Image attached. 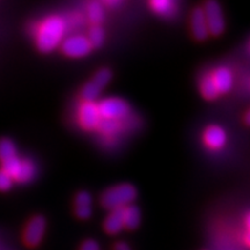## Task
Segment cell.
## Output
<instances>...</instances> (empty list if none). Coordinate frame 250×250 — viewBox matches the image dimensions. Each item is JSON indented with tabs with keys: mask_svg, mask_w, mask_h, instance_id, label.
I'll return each instance as SVG.
<instances>
[{
	"mask_svg": "<svg viewBox=\"0 0 250 250\" xmlns=\"http://www.w3.org/2000/svg\"><path fill=\"white\" fill-rule=\"evenodd\" d=\"M103 227H104L105 232L108 234H111V235H116V234L120 233L124 228L122 208H120V210L110 211V213L108 214L107 218H105Z\"/></svg>",
	"mask_w": 250,
	"mask_h": 250,
	"instance_id": "12",
	"label": "cell"
},
{
	"mask_svg": "<svg viewBox=\"0 0 250 250\" xmlns=\"http://www.w3.org/2000/svg\"><path fill=\"white\" fill-rule=\"evenodd\" d=\"M211 77L213 83L217 87L219 94L228 93L234 85L233 72L226 66L217 67L214 71L211 72Z\"/></svg>",
	"mask_w": 250,
	"mask_h": 250,
	"instance_id": "9",
	"label": "cell"
},
{
	"mask_svg": "<svg viewBox=\"0 0 250 250\" xmlns=\"http://www.w3.org/2000/svg\"><path fill=\"white\" fill-rule=\"evenodd\" d=\"M191 31L192 35L199 41H204L210 35L208 34V24H206L205 21L204 12H203V8L201 7L193 9L191 14Z\"/></svg>",
	"mask_w": 250,
	"mask_h": 250,
	"instance_id": "11",
	"label": "cell"
},
{
	"mask_svg": "<svg viewBox=\"0 0 250 250\" xmlns=\"http://www.w3.org/2000/svg\"><path fill=\"white\" fill-rule=\"evenodd\" d=\"M203 142L211 151H220L227 143V133L219 125H211L203 133Z\"/></svg>",
	"mask_w": 250,
	"mask_h": 250,
	"instance_id": "8",
	"label": "cell"
},
{
	"mask_svg": "<svg viewBox=\"0 0 250 250\" xmlns=\"http://www.w3.org/2000/svg\"><path fill=\"white\" fill-rule=\"evenodd\" d=\"M88 39L92 48H99L104 42V31L100 26H93L88 31Z\"/></svg>",
	"mask_w": 250,
	"mask_h": 250,
	"instance_id": "19",
	"label": "cell"
},
{
	"mask_svg": "<svg viewBox=\"0 0 250 250\" xmlns=\"http://www.w3.org/2000/svg\"><path fill=\"white\" fill-rule=\"evenodd\" d=\"M80 250H100V245L95 240H87L81 245Z\"/></svg>",
	"mask_w": 250,
	"mask_h": 250,
	"instance_id": "23",
	"label": "cell"
},
{
	"mask_svg": "<svg viewBox=\"0 0 250 250\" xmlns=\"http://www.w3.org/2000/svg\"><path fill=\"white\" fill-rule=\"evenodd\" d=\"M61 46L62 51L71 58L85 57L93 49L87 36L83 35H71L65 37Z\"/></svg>",
	"mask_w": 250,
	"mask_h": 250,
	"instance_id": "5",
	"label": "cell"
},
{
	"mask_svg": "<svg viewBox=\"0 0 250 250\" xmlns=\"http://www.w3.org/2000/svg\"><path fill=\"white\" fill-rule=\"evenodd\" d=\"M79 206H92V197L87 191H81L76 197V208Z\"/></svg>",
	"mask_w": 250,
	"mask_h": 250,
	"instance_id": "21",
	"label": "cell"
},
{
	"mask_svg": "<svg viewBox=\"0 0 250 250\" xmlns=\"http://www.w3.org/2000/svg\"><path fill=\"white\" fill-rule=\"evenodd\" d=\"M102 89L103 88H101L98 83H95L93 80H90L83 86V90H81V96H83L85 102H95V100L98 99L100 94H101Z\"/></svg>",
	"mask_w": 250,
	"mask_h": 250,
	"instance_id": "16",
	"label": "cell"
},
{
	"mask_svg": "<svg viewBox=\"0 0 250 250\" xmlns=\"http://www.w3.org/2000/svg\"><path fill=\"white\" fill-rule=\"evenodd\" d=\"M114 250H131V248H130V246L127 245L126 242L120 241V242H117L116 245L114 246Z\"/></svg>",
	"mask_w": 250,
	"mask_h": 250,
	"instance_id": "24",
	"label": "cell"
},
{
	"mask_svg": "<svg viewBox=\"0 0 250 250\" xmlns=\"http://www.w3.org/2000/svg\"><path fill=\"white\" fill-rule=\"evenodd\" d=\"M101 120L98 103L83 101L78 108V122L83 130H96Z\"/></svg>",
	"mask_w": 250,
	"mask_h": 250,
	"instance_id": "6",
	"label": "cell"
},
{
	"mask_svg": "<svg viewBox=\"0 0 250 250\" xmlns=\"http://www.w3.org/2000/svg\"><path fill=\"white\" fill-rule=\"evenodd\" d=\"M67 31V23L62 17L51 15L42 22L34 24L31 33L35 36L36 45L40 51L48 54L62 44Z\"/></svg>",
	"mask_w": 250,
	"mask_h": 250,
	"instance_id": "1",
	"label": "cell"
},
{
	"mask_svg": "<svg viewBox=\"0 0 250 250\" xmlns=\"http://www.w3.org/2000/svg\"><path fill=\"white\" fill-rule=\"evenodd\" d=\"M45 227L46 221L42 215H36V217L31 218L29 223L27 224L26 228H24V243L29 247L39 246L42 241L43 236H44Z\"/></svg>",
	"mask_w": 250,
	"mask_h": 250,
	"instance_id": "7",
	"label": "cell"
},
{
	"mask_svg": "<svg viewBox=\"0 0 250 250\" xmlns=\"http://www.w3.org/2000/svg\"><path fill=\"white\" fill-rule=\"evenodd\" d=\"M203 12H204L205 21L208 24V34L213 36L223 34L225 30V18L223 8L217 0H208L203 7Z\"/></svg>",
	"mask_w": 250,
	"mask_h": 250,
	"instance_id": "4",
	"label": "cell"
},
{
	"mask_svg": "<svg viewBox=\"0 0 250 250\" xmlns=\"http://www.w3.org/2000/svg\"><path fill=\"white\" fill-rule=\"evenodd\" d=\"M76 214L78 218L83 219V220L89 219L90 215H92V206H79V208H76Z\"/></svg>",
	"mask_w": 250,
	"mask_h": 250,
	"instance_id": "22",
	"label": "cell"
},
{
	"mask_svg": "<svg viewBox=\"0 0 250 250\" xmlns=\"http://www.w3.org/2000/svg\"><path fill=\"white\" fill-rule=\"evenodd\" d=\"M137 191L131 184H118L105 190L101 196V204L108 210H120L136 201Z\"/></svg>",
	"mask_w": 250,
	"mask_h": 250,
	"instance_id": "2",
	"label": "cell"
},
{
	"mask_svg": "<svg viewBox=\"0 0 250 250\" xmlns=\"http://www.w3.org/2000/svg\"><path fill=\"white\" fill-rule=\"evenodd\" d=\"M199 89H201L203 98L206 100H215L220 95L214 85L211 73H206L202 77L201 81H199Z\"/></svg>",
	"mask_w": 250,
	"mask_h": 250,
	"instance_id": "15",
	"label": "cell"
},
{
	"mask_svg": "<svg viewBox=\"0 0 250 250\" xmlns=\"http://www.w3.org/2000/svg\"><path fill=\"white\" fill-rule=\"evenodd\" d=\"M87 15H88L89 21L94 26H99L104 18V11H103L102 5L98 1L90 2L88 8H87Z\"/></svg>",
	"mask_w": 250,
	"mask_h": 250,
	"instance_id": "17",
	"label": "cell"
},
{
	"mask_svg": "<svg viewBox=\"0 0 250 250\" xmlns=\"http://www.w3.org/2000/svg\"><path fill=\"white\" fill-rule=\"evenodd\" d=\"M130 118H127L125 122H117V121H110V120H101L99 126L96 130L99 131L102 136L107 137L109 139H115L117 136L123 132V130L129 129Z\"/></svg>",
	"mask_w": 250,
	"mask_h": 250,
	"instance_id": "10",
	"label": "cell"
},
{
	"mask_svg": "<svg viewBox=\"0 0 250 250\" xmlns=\"http://www.w3.org/2000/svg\"><path fill=\"white\" fill-rule=\"evenodd\" d=\"M103 1L105 2V4L109 5V6H116L120 4L122 0H103Z\"/></svg>",
	"mask_w": 250,
	"mask_h": 250,
	"instance_id": "25",
	"label": "cell"
},
{
	"mask_svg": "<svg viewBox=\"0 0 250 250\" xmlns=\"http://www.w3.org/2000/svg\"><path fill=\"white\" fill-rule=\"evenodd\" d=\"M246 122L247 123H249V111L246 112Z\"/></svg>",
	"mask_w": 250,
	"mask_h": 250,
	"instance_id": "27",
	"label": "cell"
},
{
	"mask_svg": "<svg viewBox=\"0 0 250 250\" xmlns=\"http://www.w3.org/2000/svg\"><path fill=\"white\" fill-rule=\"evenodd\" d=\"M17 155V146L11 139H0V161L4 162Z\"/></svg>",
	"mask_w": 250,
	"mask_h": 250,
	"instance_id": "18",
	"label": "cell"
},
{
	"mask_svg": "<svg viewBox=\"0 0 250 250\" xmlns=\"http://www.w3.org/2000/svg\"><path fill=\"white\" fill-rule=\"evenodd\" d=\"M245 243L247 246H249V230L246 232V236H245Z\"/></svg>",
	"mask_w": 250,
	"mask_h": 250,
	"instance_id": "26",
	"label": "cell"
},
{
	"mask_svg": "<svg viewBox=\"0 0 250 250\" xmlns=\"http://www.w3.org/2000/svg\"><path fill=\"white\" fill-rule=\"evenodd\" d=\"M122 213H123V223L124 228L126 229H136L140 224V210L134 204L125 206L122 208Z\"/></svg>",
	"mask_w": 250,
	"mask_h": 250,
	"instance_id": "13",
	"label": "cell"
},
{
	"mask_svg": "<svg viewBox=\"0 0 250 250\" xmlns=\"http://www.w3.org/2000/svg\"><path fill=\"white\" fill-rule=\"evenodd\" d=\"M13 183L14 180L6 171L0 169V191H8L13 187Z\"/></svg>",
	"mask_w": 250,
	"mask_h": 250,
	"instance_id": "20",
	"label": "cell"
},
{
	"mask_svg": "<svg viewBox=\"0 0 250 250\" xmlns=\"http://www.w3.org/2000/svg\"><path fill=\"white\" fill-rule=\"evenodd\" d=\"M149 4L153 11L162 17L170 18L176 13L175 0H149Z\"/></svg>",
	"mask_w": 250,
	"mask_h": 250,
	"instance_id": "14",
	"label": "cell"
},
{
	"mask_svg": "<svg viewBox=\"0 0 250 250\" xmlns=\"http://www.w3.org/2000/svg\"><path fill=\"white\" fill-rule=\"evenodd\" d=\"M102 120L125 122L131 117V107L125 100L120 98H105L98 103Z\"/></svg>",
	"mask_w": 250,
	"mask_h": 250,
	"instance_id": "3",
	"label": "cell"
}]
</instances>
